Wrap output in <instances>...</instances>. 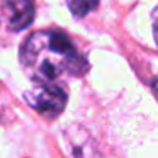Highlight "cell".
I'll return each mask as SVG.
<instances>
[{
    "mask_svg": "<svg viewBox=\"0 0 158 158\" xmlns=\"http://www.w3.org/2000/svg\"><path fill=\"white\" fill-rule=\"evenodd\" d=\"M21 63L36 83H51L61 75L80 77L89 68L68 36L60 31L32 32L21 48Z\"/></svg>",
    "mask_w": 158,
    "mask_h": 158,
    "instance_id": "cell-1",
    "label": "cell"
},
{
    "mask_svg": "<svg viewBox=\"0 0 158 158\" xmlns=\"http://www.w3.org/2000/svg\"><path fill=\"white\" fill-rule=\"evenodd\" d=\"M24 99L43 117L55 119L63 112L68 97L61 87L53 83H39L38 87L24 94Z\"/></svg>",
    "mask_w": 158,
    "mask_h": 158,
    "instance_id": "cell-2",
    "label": "cell"
},
{
    "mask_svg": "<svg viewBox=\"0 0 158 158\" xmlns=\"http://www.w3.org/2000/svg\"><path fill=\"white\" fill-rule=\"evenodd\" d=\"M2 10L7 17V26L10 31L17 32L29 27L34 21V5L32 0H0Z\"/></svg>",
    "mask_w": 158,
    "mask_h": 158,
    "instance_id": "cell-3",
    "label": "cell"
},
{
    "mask_svg": "<svg viewBox=\"0 0 158 158\" xmlns=\"http://www.w3.org/2000/svg\"><path fill=\"white\" fill-rule=\"evenodd\" d=\"M65 2L70 12L77 19H83L92 10H95V7L99 5V0H65Z\"/></svg>",
    "mask_w": 158,
    "mask_h": 158,
    "instance_id": "cell-4",
    "label": "cell"
}]
</instances>
